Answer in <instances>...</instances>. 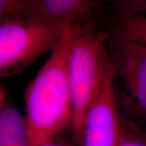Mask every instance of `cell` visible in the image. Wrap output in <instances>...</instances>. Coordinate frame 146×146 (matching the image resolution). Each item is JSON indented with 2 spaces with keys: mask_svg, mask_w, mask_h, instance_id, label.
Listing matches in <instances>:
<instances>
[{
  "mask_svg": "<svg viewBox=\"0 0 146 146\" xmlns=\"http://www.w3.org/2000/svg\"><path fill=\"white\" fill-rule=\"evenodd\" d=\"M83 28L66 25L57 45L25 91V119L30 146L57 138L71 127L72 99L68 66L75 37Z\"/></svg>",
  "mask_w": 146,
  "mask_h": 146,
  "instance_id": "cell-1",
  "label": "cell"
},
{
  "mask_svg": "<svg viewBox=\"0 0 146 146\" xmlns=\"http://www.w3.org/2000/svg\"><path fill=\"white\" fill-rule=\"evenodd\" d=\"M112 72L106 35L102 30L83 28L74 39L68 66L72 99L71 128L78 146L89 110Z\"/></svg>",
  "mask_w": 146,
  "mask_h": 146,
  "instance_id": "cell-2",
  "label": "cell"
},
{
  "mask_svg": "<svg viewBox=\"0 0 146 146\" xmlns=\"http://www.w3.org/2000/svg\"><path fill=\"white\" fill-rule=\"evenodd\" d=\"M65 25L25 17L0 22V77L22 72L37 58L50 53Z\"/></svg>",
  "mask_w": 146,
  "mask_h": 146,
  "instance_id": "cell-3",
  "label": "cell"
},
{
  "mask_svg": "<svg viewBox=\"0 0 146 146\" xmlns=\"http://www.w3.org/2000/svg\"><path fill=\"white\" fill-rule=\"evenodd\" d=\"M109 42L114 77L121 82L131 103L146 115V46L115 37Z\"/></svg>",
  "mask_w": 146,
  "mask_h": 146,
  "instance_id": "cell-4",
  "label": "cell"
},
{
  "mask_svg": "<svg viewBox=\"0 0 146 146\" xmlns=\"http://www.w3.org/2000/svg\"><path fill=\"white\" fill-rule=\"evenodd\" d=\"M119 122L112 72L89 110L80 146H117Z\"/></svg>",
  "mask_w": 146,
  "mask_h": 146,
  "instance_id": "cell-5",
  "label": "cell"
},
{
  "mask_svg": "<svg viewBox=\"0 0 146 146\" xmlns=\"http://www.w3.org/2000/svg\"><path fill=\"white\" fill-rule=\"evenodd\" d=\"M24 17L56 25H66L89 16L100 4L95 0H24Z\"/></svg>",
  "mask_w": 146,
  "mask_h": 146,
  "instance_id": "cell-6",
  "label": "cell"
},
{
  "mask_svg": "<svg viewBox=\"0 0 146 146\" xmlns=\"http://www.w3.org/2000/svg\"><path fill=\"white\" fill-rule=\"evenodd\" d=\"M0 146H30L25 115L7 99L0 107Z\"/></svg>",
  "mask_w": 146,
  "mask_h": 146,
  "instance_id": "cell-7",
  "label": "cell"
},
{
  "mask_svg": "<svg viewBox=\"0 0 146 146\" xmlns=\"http://www.w3.org/2000/svg\"><path fill=\"white\" fill-rule=\"evenodd\" d=\"M113 37L146 46L145 12L131 11L120 14L115 21Z\"/></svg>",
  "mask_w": 146,
  "mask_h": 146,
  "instance_id": "cell-8",
  "label": "cell"
},
{
  "mask_svg": "<svg viewBox=\"0 0 146 146\" xmlns=\"http://www.w3.org/2000/svg\"><path fill=\"white\" fill-rule=\"evenodd\" d=\"M117 146H146V141L136 131L133 130L132 126L120 119Z\"/></svg>",
  "mask_w": 146,
  "mask_h": 146,
  "instance_id": "cell-9",
  "label": "cell"
},
{
  "mask_svg": "<svg viewBox=\"0 0 146 146\" xmlns=\"http://www.w3.org/2000/svg\"><path fill=\"white\" fill-rule=\"evenodd\" d=\"M24 0H0V22L24 17Z\"/></svg>",
  "mask_w": 146,
  "mask_h": 146,
  "instance_id": "cell-10",
  "label": "cell"
},
{
  "mask_svg": "<svg viewBox=\"0 0 146 146\" xmlns=\"http://www.w3.org/2000/svg\"><path fill=\"white\" fill-rule=\"evenodd\" d=\"M39 146H71V145H70L69 144H68V143L64 142V141H58L57 137V138L54 139V140H52V141H48V142H46V143L42 144V145H39Z\"/></svg>",
  "mask_w": 146,
  "mask_h": 146,
  "instance_id": "cell-11",
  "label": "cell"
},
{
  "mask_svg": "<svg viewBox=\"0 0 146 146\" xmlns=\"http://www.w3.org/2000/svg\"><path fill=\"white\" fill-rule=\"evenodd\" d=\"M6 101V96L4 94L3 89H2V87L0 86V107L3 106V104L4 103V102Z\"/></svg>",
  "mask_w": 146,
  "mask_h": 146,
  "instance_id": "cell-12",
  "label": "cell"
}]
</instances>
